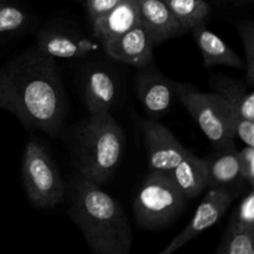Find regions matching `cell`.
<instances>
[{
    "instance_id": "3957f363",
    "label": "cell",
    "mask_w": 254,
    "mask_h": 254,
    "mask_svg": "<svg viewBox=\"0 0 254 254\" xmlns=\"http://www.w3.org/2000/svg\"><path fill=\"white\" fill-rule=\"evenodd\" d=\"M126 145V134L111 113L89 116L78 127L74 139L77 174L97 185H103L121 164Z\"/></svg>"
},
{
    "instance_id": "d4e9b609",
    "label": "cell",
    "mask_w": 254,
    "mask_h": 254,
    "mask_svg": "<svg viewBox=\"0 0 254 254\" xmlns=\"http://www.w3.org/2000/svg\"><path fill=\"white\" fill-rule=\"evenodd\" d=\"M233 136L240 139L246 146H254V121L235 116L232 122Z\"/></svg>"
},
{
    "instance_id": "9a60e30c",
    "label": "cell",
    "mask_w": 254,
    "mask_h": 254,
    "mask_svg": "<svg viewBox=\"0 0 254 254\" xmlns=\"http://www.w3.org/2000/svg\"><path fill=\"white\" fill-rule=\"evenodd\" d=\"M139 24L140 21H139L138 1L122 0L111 11L92 22V26H93L94 37L103 45L109 40L126 34Z\"/></svg>"
},
{
    "instance_id": "484cf974",
    "label": "cell",
    "mask_w": 254,
    "mask_h": 254,
    "mask_svg": "<svg viewBox=\"0 0 254 254\" xmlns=\"http://www.w3.org/2000/svg\"><path fill=\"white\" fill-rule=\"evenodd\" d=\"M122 0H86V11L92 22L111 11Z\"/></svg>"
},
{
    "instance_id": "7402d4cb",
    "label": "cell",
    "mask_w": 254,
    "mask_h": 254,
    "mask_svg": "<svg viewBox=\"0 0 254 254\" xmlns=\"http://www.w3.org/2000/svg\"><path fill=\"white\" fill-rule=\"evenodd\" d=\"M227 227L237 231L254 232V191L253 188L243 193L240 203L235 208L228 221Z\"/></svg>"
},
{
    "instance_id": "8fae6325",
    "label": "cell",
    "mask_w": 254,
    "mask_h": 254,
    "mask_svg": "<svg viewBox=\"0 0 254 254\" xmlns=\"http://www.w3.org/2000/svg\"><path fill=\"white\" fill-rule=\"evenodd\" d=\"M107 54L117 61L130 64L135 68L154 61V44L146 30L140 24L121 36L103 44Z\"/></svg>"
},
{
    "instance_id": "cb8c5ba5",
    "label": "cell",
    "mask_w": 254,
    "mask_h": 254,
    "mask_svg": "<svg viewBox=\"0 0 254 254\" xmlns=\"http://www.w3.org/2000/svg\"><path fill=\"white\" fill-rule=\"evenodd\" d=\"M240 175L248 188L254 186V149L253 146H245L238 150Z\"/></svg>"
},
{
    "instance_id": "ac0fdd59",
    "label": "cell",
    "mask_w": 254,
    "mask_h": 254,
    "mask_svg": "<svg viewBox=\"0 0 254 254\" xmlns=\"http://www.w3.org/2000/svg\"><path fill=\"white\" fill-rule=\"evenodd\" d=\"M168 175L189 200L197 198L208 189L205 158H200L190 151Z\"/></svg>"
},
{
    "instance_id": "4316f807",
    "label": "cell",
    "mask_w": 254,
    "mask_h": 254,
    "mask_svg": "<svg viewBox=\"0 0 254 254\" xmlns=\"http://www.w3.org/2000/svg\"><path fill=\"white\" fill-rule=\"evenodd\" d=\"M218 1L223 2V4H240V5H243V4H248V2H251L252 0H218Z\"/></svg>"
},
{
    "instance_id": "7a4b0ae2",
    "label": "cell",
    "mask_w": 254,
    "mask_h": 254,
    "mask_svg": "<svg viewBox=\"0 0 254 254\" xmlns=\"http://www.w3.org/2000/svg\"><path fill=\"white\" fill-rule=\"evenodd\" d=\"M68 215L92 254H130L131 227L121 203L101 185L76 174L66 188Z\"/></svg>"
},
{
    "instance_id": "52a82bcc",
    "label": "cell",
    "mask_w": 254,
    "mask_h": 254,
    "mask_svg": "<svg viewBox=\"0 0 254 254\" xmlns=\"http://www.w3.org/2000/svg\"><path fill=\"white\" fill-rule=\"evenodd\" d=\"M240 193L241 191L233 189H207V192L196 208L195 215L188 226L163 251L156 254H174L193 238L215 226L225 216Z\"/></svg>"
},
{
    "instance_id": "e0dca14e",
    "label": "cell",
    "mask_w": 254,
    "mask_h": 254,
    "mask_svg": "<svg viewBox=\"0 0 254 254\" xmlns=\"http://www.w3.org/2000/svg\"><path fill=\"white\" fill-rule=\"evenodd\" d=\"M191 31L200 49L203 66L206 68L221 64V66H228L245 71L243 60L218 35L208 30L205 24L195 27Z\"/></svg>"
},
{
    "instance_id": "277c9868",
    "label": "cell",
    "mask_w": 254,
    "mask_h": 254,
    "mask_svg": "<svg viewBox=\"0 0 254 254\" xmlns=\"http://www.w3.org/2000/svg\"><path fill=\"white\" fill-rule=\"evenodd\" d=\"M188 200L168 174L150 171L134 197V217L143 230L161 228L183 212Z\"/></svg>"
},
{
    "instance_id": "5b68a950",
    "label": "cell",
    "mask_w": 254,
    "mask_h": 254,
    "mask_svg": "<svg viewBox=\"0 0 254 254\" xmlns=\"http://www.w3.org/2000/svg\"><path fill=\"white\" fill-rule=\"evenodd\" d=\"M22 184L32 206L54 208L66 198V185L49 151L35 139H30L21 166Z\"/></svg>"
},
{
    "instance_id": "d6986e66",
    "label": "cell",
    "mask_w": 254,
    "mask_h": 254,
    "mask_svg": "<svg viewBox=\"0 0 254 254\" xmlns=\"http://www.w3.org/2000/svg\"><path fill=\"white\" fill-rule=\"evenodd\" d=\"M185 32L206 24L212 12L207 0H163Z\"/></svg>"
},
{
    "instance_id": "30bf717a",
    "label": "cell",
    "mask_w": 254,
    "mask_h": 254,
    "mask_svg": "<svg viewBox=\"0 0 254 254\" xmlns=\"http://www.w3.org/2000/svg\"><path fill=\"white\" fill-rule=\"evenodd\" d=\"M82 86L89 116L111 113L119 92V84L111 69L99 64L89 67L83 74Z\"/></svg>"
},
{
    "instance_id": "7c38bea8",
    "label": "cell",
    "mask_w": 254,
    "mask_h": 254,
    "mask_svg": "<svg viewBox=\"0 0 254 254\" xmlns=\"http://www.w3.org/2000/svg\"><path fill=\"white\" fill-rule=\"evenodd\" d=\"M36 47L52 59H81L96 49L91 40L72 30L47 27L37 32Z\"/></svg>"
},
{
    "instance_id": "603a6c76",
    "label": "cell",
    "mask_w": 254,
    "mask_h": 254,
    "mask_svg": "<svg viewBox=\"0 0 254 254\" xmlns=\"http://www.w3.org/2000/svg\"><path fill=\"white\" fill-rule=\"evenodd\" d=\"M238 34L245 46V74L246 83L252 88L254 86V25L253 21H241L237 24Z\"/></svg>"
},
{
    "instance_id": "6da1fadb",
    "label": "cell",
    "mask_w": 254,
    "mask_h": 254,
    "mask_svg": "<svg viewBox=\"0 0 254 254\" xmlns=\"http://www.w3.org/2000/svg\"><path fill=\"white\" fill-rule=\"evenodd\" d=\"M0 108L26 128L59 135L67 117V96L56 60L36 47L0 67Z\"/></svg>"
},
{
    "instance_id": "ffe728a7",
    "label": "cell",
    "mask_w": 254,
    "mask_h": 254,
    "mask_svg": "<svg viewBox=\"0 0 254 254\" xmlns=\"http://www.w3.org/2000/svg\"><path fill=\"white\" fill-rule=\"evenodd\" d=\"M30 20L31 16L24 7L7 0H0V36L22 31Z\"/></svg>"
},
{
    "instance_id": "4fadbf2b",
    "label": "cell",
    "mask_w": 254,
    "mask_h": 254,
    "mask_svg": "<svg viewBox=\"0 0 254 254\" xmlns=\"http://www.w3.org/2000/svg\"><path fill=\"white\" fill-rule=\"evenodd\" d=\"M139 21L150 36L154 46L185 34L163 0H136Z\"/></svg>"
},
{
    "instance_id": "9c48e42d",
    "label": "cell",
    "mask_w": 254,
    "mask_h": 254,
    "mask_svg": "<svg viewBox=\"0 0 254 254\" xmlns=\"http://www.w3.org/2000/svg\"><path fill=\"white\" fill-rule=\"evenodd\" d=\"M149 169L153 173L169 174L189 153L165 126L154 119L141 122Z\"/></svg>"
},
{
    "instance_id": "44dd1931",
    "label": "cell",
    "mask_w": 254,
    "mask_h": 254,
    "mask_svg": "<svg viewBox=\"0 0 254 254\" xmlns=\"http://www.w3.org/2000/svg\"><path fill=\"white\" fill-rule=\"evenodd\" d=\"M213 254H254V232L227 227Z\"/></svg>"
},
{
    "instance_id": "5bb4252c",
    "label": "cell",
    "mask_w": 254,
    "mask_h": 254,
    "mask_svg": "<svg viewBox=\"0 0 254 254\" xmlns=\"http://www.w3.org/2000/svg\"><path fill=\"white\" fill-rule=\"evenodd\" d=\"M206 160L208 176V189H233L242 192L243 183L240 175L238 150L235 143L215 148Z\"/></svg>"
},
{
    "instance_id": "ba28073f",
    "label": "cell",
    "mask_w": 254,
    "mask_h": 254,
    "mask_svg": "<svg viewBox=\"0 0 254 254\" xmlns=\"http://www.w3.org/2000/svg\"><path fill=\"white\" fill-rule=\"evenodd\" d=\"M136 69L134 79L136 98L148 114V119L158 121L170 112L178 99L175 81L161 73L154 61Z\"/></svg>"
},
{
    "instance_id": "8992f818",
    "label": "cell",
    "mask_w": 254,
    "mask_h": 254,
    "mask_svg": "<svg viewBox=\"0 0 254 254\" xmlns=\"http://www.w3.org/2000/svg\"><path fill=\"white\" fill-rule=\"evenodd\" d=\"M175 92L176 98L215 148L235 143L232 131L235 114L218 94L203 93L193 84L178 81H175Z\"/></svg>"
},
{
    "instance_id": "2e32d148",
    "label": "cell",
    "mask_w": 254,
    "mask_h": 254,
    "mask_svg": "<svg viewBox=\"0 0 254 254\" xmlns=\"http://www.w3.org/2000/svg\"><path fill=\"white\" fill-rule=\"evenodd\" d=\"M211 92L218 94L235 116L254 121V93L246 82L216 74L208 82Z\"/></svg>"
}]
</instances>
